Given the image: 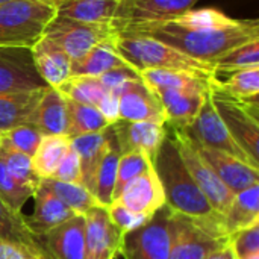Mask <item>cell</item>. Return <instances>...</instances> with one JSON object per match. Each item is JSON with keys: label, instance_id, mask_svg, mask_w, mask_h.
I'll return each mask as SVG.
<instances>
[{"label": "cell", "instance_id": "7a4b0ae2", "mask_svg": "<svg viewBox=\"0 0 259 259\" xmlns=\"http://www.w3.org/2000/svg\"><path fill=\"white\" fill-rule=\"evenodd\" d=\"M153 167L164 190L165 205L175 212L193 219L220 215L212 209L203 193L194 184L170 134H167L161 144Z\"/></svg>", "mask_w": 259, "mask_h": 259}, {"label": "cell", "instance_id": "52a82bcc", "mask_svg": "<svg viewBox=\"0 0 259 259\" xmlns=\"http://www.w3.org/2000/svg\"><path fill=\"white\" fill-rule=\"evenodd\" d=\"M209 96L212 105L223 120L225 126L246 152V155L259 165V121L258 103L232 99L211 85Z\"/></svg>", "mask_w": 259, "mask_h": 259}, {"label": "cell", "instance_id": "7dc6e473", "mask_svg": "<svg viewBox=\"0 0 259 259\" xmlns=\"http://www.w3.org/2000/svg\"><path fill=\"white\" fill-rule=\"evenodd\" d=\"M237 259H259V253H252V255H247V256H243V258Z\"/></svg>", "mask_w": 259, "mask_h": 259}, {"label": "cell", "instance_id": "484cf974", "mask_svg": "<svg viewBox=\"0 0 259 259\" xmlns=\"http://www.w3.org/2000/svg\"><path fill=\"white\" fill-rule=\"evenodd\" d=\"M141 80L152 90H197L209 91L215 76H203L182 70H144L140 71Z\"/></svg>", "mask_w": 259, "mask_h": 259}, {"label": "cell", "instance_id": "bcb514c9", "mask_svg": "<svg viewBox=\"0 0 259 259\" xmlns=\"http://www.w3.org/2000/svg\"><path fill=\"white\" fill-rule=\"evenodd\" d=\"M206 259H237V256H235V253H234L231 244H226L225 247H222V249L212 252Z\"/></svg>", "mask_w": 259, "mask_h": 259}, {"label": "cell", "instance_id": "83f0119b", "mask_svg": "<svg viewBox=\"0 0 259 259\" xmlns=\"http://www.w3.org/2000/svg\"><path fill=\"white\" fill-rule=\"evenodd\" d=\"M127 65L117 53L112 42H103L96 46L82 59L71 62V76H91L100 77L102 74Z\"/></svg>", "mask_w": 259, "mask_h": 259}, {"label": "cell", "instance_id": "8d00e7d4", "mask_svg": "<svg viewBox=\"0 0 259 259\" xmlns=\"http://www.w3.org/2000/svg\"><path fill=\"white\" fill-rule=\"evenodd\" d=\"M152 161L141 152H127L121 153L117 167V179L112 194V202L123 193V190L137 179L141 173H144L149 167H152Z\"/></svg>", "mask_w": 259, "mask_h": 259}, {"label": "cell", "instance_id": "f6af8a7d", "mask_svg": "<svg viewBox=\"0 0 259 259\" xmlns=\"http://www.w3.org/2000/svg\"><path fill=\"white\" fill-rule=\"evenodd\" d=\"M97 109L102 112V115L106 118V121L109 124H114L115 121L120 120V115H118V96L112 91H109L103 100L99 103Z\"/></svg>", "mask_w": 259, "mask_h": 259}, {"label": "cell", "instance_id": "277c9868", "mask_svg": "<svg viewBox=\"0 0 259 259\" xmlns=\"http://www.w3.org/2000/svg\"><path fill=\"white\" fill-rule=\"evenodd\" d=\"M173 211V209H171ZM170 259H206L212 252L229 244L223 215L193 219L171 212Z\"/></svg>", "mask_w": 259, "mask_h": 259}, {"label": "cell", "instance_id": "5b68a950", "mask_svg": "<svg viewBox=\"0 0 259 259\" xmlns=\"http://www.w3.org/2000/svg\"><path fill=\"white\" fill-rule=\"evenodd\" d=\"M55 11L42 0H11L0 5V47L30 49Z\"/></svg>", "mask_w": 259, "mask_h": 259}, {"label": "cell", "instance_id": "d6986e66", "mask_svg": "<svg viewBox=\"0 0 259 259\" xmlns=\"http://www.w3.org/2000/svg\"><path fill=\"white\" fill-rule=\"evenodd\" d=\"M158 96L168 129H187L197 117L209 91L197 90H159Z\"/></svg>", "mask_w": 259, "mask_h": 259}, {"label": "cell", "instance_id": "836d02e7", "mask_svg": "<svg viewBox=\"0 0 259 259\" xmlns=\"http://www.w3.org/2000/svg\"><path fill=\"white\" fill-rule=\"evenodd\" d=\"M56 90L70 100L93 105L96 108L109 93V90L102 83L100 77L91 76H71Z\"/></svg>", "mask_w": 259, "mask_h": 259}, {"label": "cell", "instance_id": "60d3db41", "mask_svg": "<svg viewBox=\"0 0 259 259\" xmlns=\"http://www.w3.org/2000/svg\"><path fill=\"white\" fill-rule=\"evenodd\" d=\"M109 219L112 220V223L126 235L135 229H138L140 226H143L150 217L144 215V214H138L131 211L129 208H126L124 205H121L120 202L114 200L109 206H106Z\"/></svg>", "mask_w": 259, "mask_h": 259}, {"label": "cell", "instance_id": "4dcf8cb0", "mask_svg": "<svg viewBox=\"0 0 259 259\" xmlns=\"http://www.w3.org/2000/svg\"><path fill=\"white\" fill-rule=\"evenodd\" d=\"M0 240L9 243H18L41 253L35 234L26 223V215L21 211L12 209L0 197Z\"/></svg>", "mask_w": 259, "mask_h": 259}, {"label": "cell", "instance_id": "8fae6325", "mask_svg": "<svg viewBox=\"0 0 259 259\" xmlns=\"http://www.w3.org/2000/svg\"><path fill=\"white\" fill-rule=\"evenodd\" d=\"M199 0H121L114 21L118 32L178 17L193 9Z\"/></svg>", "mask_w": 259, "mask_h": 259}, {"label": "cell", "instance_id": "ab89813d", "mask_svg": "<svg viewBox=\"0 0 259 259\" xmlns=\"http://www.w3.org/2000/svg\"><path fill=\"white\" fill-rule=\"evenodd\" d=\"M35 188L17 181L0 159V197L15 211H21L26 202L33 196Z\"/></svg>", "mask_w": 259, "mask_h": 259}, {"label": "cell", "instance_id": "2e32d148", "mask_svg": "<svg viewBox=\"0 0 259 259\" xmlns=\"http://www.w3.org/2000/svg\"><path fill=\"white\" fill-rule=\"evenodd\" d=\"M117 96L120 120L165 124L164 109L158 96L141 80V77L126 82Z\"/></svg>", "mask_w": 259, "mask_h": 259}, {"label": "cell", "instance_id": "6da1fadb", "mask_svg": "<svg viewBox=\"0 0 259 259\" xmlns=\"http://www.w3.org/2000/svg\"><path fill=\"white\" fill-rule=\"evenodd\" d=\"M123 32L155 38L184 55L214 65L228 52L259 39V21L232 18L214 8H193L178 17Z\"/></svg>", "mask_w": 259, "mask_h": 259}, {"label": "cell", "instance_id": "d6a6232c", "mask_svg": "<svg viewBox=\"0 0 259 259\" xmlns=\"http://www.w3.org/2000/svg\"><path fill=\"white\" fill-rule=\"evenodd\" d=\"M65 100H67V111H68V137L70 138L77 137V135H85V134L102 132L108 126H111L96 106L79 103L67 97Z\"/></svg>", "mask_w": 259, "mask_h": 259}, {"label": "cell", "instance_id": "ac0fdd59", "mask_svg": "<svg viewBox=\"0 0 259 259\" xmlns=\"http://www.w3.org/2000/svg\"><path fill=\"white\" fill-rule=\"evenodd\" d=\"M115 200L134 212L152 217L159 208L165 205L164 190L155 167H149L144 173L134 179Z\"/></svg>", "mask_w": 259, "mask_h": 259}, {"label": "cell", "instance_id": "cb8c5ba5", "mask_svg": "<svg viewBox=\"0 0 259 259\" xmlns=\"http://www.w3.org/2000/svg\"><path fill=\"white\" fill-rule=\"evenodd\" d=\"M29 124H33L42 135L68 137V111L65 97L52 87H47L32 114Z\"/></svg>", "mask_w": 259, "mask_h": 259}, {"label": "cell", "instance_id": "7c38bea8", "mask_svg": "<svg viewBox=\"0 0 259 259\" xmlns=\"http://www.w3.org/2000/svg\"><path fill=\"white\" fill-rule=\"evenodd\" d=\"M124 234L109 219L106 206L85 214V259H117L121 255Z\"/></svg>", "mask_w": 259, "mask_h": 259}, {"label": "cell", "instance_id": "603a6c76", "mask_svg": "<svg viewBox=\"0 0 259 259\" xmlns=\"http://www.w3.org/2000/svg\"><path fill=\"white\" fill-rule=\"evenodd\" d=\"M32 199L35 202L33 212L30 215H26V223L29 229L35 234V237L49 232L50 229L76 215V212H73L64 202H61L50 190H47L41 184L35 190Z\"/></svg>", "mask_w": 259, "mask_h": 259}, {"label": "cell", "instance_id": "30bf717a", "mask_svg": "<svg viewBox=\"0 0 259 259\" xmlns=\"http://www.w3.org/2000/svg\"><path fill=\"white\" fill-rule=\"evenodd\" d=\"M181 131H184L194 143H197L200 146L226 152L235 158L243 159L244 162H249L255 167H259L258 164H255L246 155V152L237 144V141L234 140V137L231 135V132L225 126L223 120L217 114L209 94L206 96V99H205L197 117L194 118V121L187 129H181Z\"/></svg>", "mask_w": 259, "mask_h": 259}, {"label": "cell", "instance_id": "f1b7e54d", "mask_svg": "<svg viewBox=\"0 0 259 259\" xmlns=\"http://www.w3.org/2000/svg\"><path fill=\"white\" fill-rule=\"evenodd\" d=\"M70 150V137L65 135H42L33 156L32 165L39 179L53 176L59 162Z\"/></svg>", "mask_w": 259, "mask_h": 259}, {"label": "cell", "instance_id": "d590c367", "mask_svg": "<svg viewBox=\"0 0 259 259\" xmlns=\"http://www.w3.org/2000/svg\"><path fill=\"white\" fill-rule=\"evenodd\" d=\"M41 138H42L41 131L33 124L26 123V124L15 126L9 131L0 132V147L20 152L32 158Z\"/></svg>", "mask_w": 259, "mask_h": 259}, {"label": "cell", "instance_id": "5bb4252c", "mask_svg": "<svg viewBox=\"0 0 259 259\" xmlns=\"http://www.w3.org/2000/svg\"><path fill=\"white\" fill-rule=\"evenodd\" d=\"M111 129L115 144L121 153L141 152L152 161V164L155 162L159 147L168 134L165 124L153 121L118 120L111 124Z\"/></svg>", "mask_w": 259, "mask_h": 259}, {"label": "cell", "instance_id": "74e56055", "mask_svg": "<svg viewBox=\"0 0 259 259\" xmlns=\"http://www.w3.org/2000/svg\"><path fill=\"white\" fill-rule=\"evenodd\" d=\"M217 74L219 73H231L235 70L243 68H252L259 67V39L246 42L226 55H223L220 59L214 64Z\"/></svg>", "mask_w": 259, "mask_h": 259}, {"label": "cell", "instance_id": "8992f818", "mask_svg": "<svg viewBox=\"0 0 259 259\" xmlns=\"http://www.w3.org/2000/svg\"><path fill=\"white\" fill-rule=\"evenodd\" d=\"M118 35L114 24H96L55 15L44 27V38L61 47L71 61L82 59L96 46L112 42Z\"/></svg>", "mask_w": 259, "mask_h": 259}, {"label": "cell", "instance_id": "7402d4cb", "mask_svg": "<svg viewBox=\"0 0 259 259\" xmlns=\"http://www.w3.org/2000/svg\"><path fill=\"white\" fill-rule=\"evenodd\" d=\"M55 15L82 23L114 24L121 0H42Z\"/></svg>", "mask_w": 259, "mask_h": 259}, {"label": "cell", "instance_id": "9c48e42d", "mask_svg": "<svg viewBox=\"0 0 259 259\" xmlns=\"http://www.w3.org/2000/svg\"><path fill=\"white\" fill-rule=\"evenodd\" d=\"M171 208L164 205L143 226L123 238L121 256L124 259H170Z\"/></svg>", "mask_w": 259, "mask_h": 259}, {"label": "cell", "instance_id": "ffe728a7", "mask_svg": "<svg viewBox=\"0 0 259 259\" xmlns=\"http://www.w3.org/2000/svg\"><path fill=\"white\" fill-rule=\"evenodd\" d=\"M112 141V129L108 126L102 132L85 134L70 138L71 149L77 153L82 171V185L94 194L96 191V176L100 161Z\"/></svg>", "mask_w": 259, "mask_h": 259}, {"label": "cell", "instance_id": "e575fe53", "mask_svg": "<svg viewBox=\"0 0 259 259\" xmlns=\"http://www.w3.org/2000/svg\"><path fill=\"white\" fill-rule=\"evenodd\" d=\"M120 155L121 152L118 150L115 140H114V134H112V141L109 143L100 161L97 176H96L94 196L102 206H109L112 203V194H114V187H115V179H117V167H118Z\"/></svg>", "mask_w": 259, "mask_h": 259}, {"label": "cell", "instance_id": "4fadbf2b", "mask_svg": "<svg viewBox=\"0 0 259 259\" xmlns=\"http://www.w3.org/2000/svg\"><path fill=\"white\" fill-rule=\"evenodd\" d=\"M46 87L35 70L30 49L0 47V94L33 91Z\"/></svg>", "mask_w": 259, "mask_h": 259}, {"label": "cell", "instance_id": "4316f807", "mask_svg": "<svg viewBox=\"0 0 259 259\" xmlns=\"http://www.w3.org/2000/svg\"><path fill=\"white\" fill-rule=\"evenodd\" d=\"M223 223L229 237L259 223V184L234 194L228 211L223 214Z\"/></svg>", "mask_w": 259, "mask_h": 259}, {"label": "cell", "instance_id": "ee69618b", "mask_svg": "<svg viewBox=\"0 0 259 259\" xmlns=\"http://www.w3.org/2000/svg\"><path fill=\"white\" fill-rule=\"evenodd\" d=\"M41 253L18 243H9L0 240V259H33Z\"/></svg>", "mask_w": 259, "mask_h": 259}, {"label": "cell", "instance_id": "44dd1931", "mask_svg": "<svg viewBox=\"0 0 259 259\" xmlns=\"http://www.w3.org/2000/svg\"><path fill=\"white\" fill-rule=\"evenodd\" d=\"M32 61L36 73L47 87L58 88L68 77H71V59L50 39L41 36L32 47Z\"/></svg>", "mask_w": 259, "mask_h": 259}, {"label": "cell", "instance_id": "ba28073f", "mask_svg": "<svg viewBox=\"0 0 259 259\" xmlns=\"http://www.w3.org/2000/svg\"><path fill=\"white\" fill-rule=\"evenodd\" d=\"M168 134L171 135L178 147V152L181 155V159L187 167L190 176L193 178L194 184L203 193L212 209L217 214L223 215L234 199V193L222 182V179L215 175V171L205 162V159L199 155L193 140L184 131L168 129Z\"/></svg>", "mask_w": 259, "mask_h": 259}, {"label": "cell", "instance_id": "7bdbcfd3", "mask_svg": "<svg viewBox=\"0 0 259 259\" xmlns=\"http://www.w3.org/2000/svg\"><path fill=\"white\" fill-rule=\"evenodd\" d=\"M52 179L70 184H80L82 182V171H80V161L77 153L71 149L65 153L62 161L59 162L58 168L55 170Z\"/></svg>", "mask_w": 259, "mask_h": 259}, {"label": "cell", "instance_id": "b9f144b4", "mask_svg": "<svg viewBox=\"0 0 259 259\" xmlns=\"http://www.w3.org/2000/svg\"><path fill=\"white\" fill-rule=\"evenodd\" d=\"M229 244L237 258L259 253V223L232 234Z\"/></svg>", "mask_w": 259, "mask_h": 259}, {"label": "cell", "instance_id": "9a60e30c", "mask_svg": "<svg viewBox=\"0 0 259 259\" xmlns=\"http://www.w3.org/2000/svg\"><path fill=\"white\" fill-rule=\"evenodd\" d=\"M36 240L47 259H85V215L76 214Z\"/></svg>", "mask_w": 259, "mask_h": 259}, {"label": "cell", "instance_id": "f546056e", "mask_svg": "<svg viewBox=\"0 0 259 259\" xmlns=\"http://www.w3.org/2000/svg\"><path fill=\"white\" fill-rule=\"evenodd\" d=\"M211 85L232 99L249 103H258L259 67L231 71L226 80H222L215 76Z\"/></svg>", "mask_w": 259, "mask_h": 259}, {"label": "cell", "instance_id": "681fc988", "mask_svg": "<svg viewBox=\"0 0 259 259\" xmlns=\"http://www.w3.org/2000/svg\"><path fill=\"white\" fill-rule=\"evenodd\" d=\"M6 2H11V0H0V5H2V3H6Z\"/></svg>", "mask_w": 259, "mask_h": 259}, {"label": "cell", "instance_id": "f35d334b", "mask_svg": "<svg viewBox=\"0 0 259 259\" xmlns=\"http://www.w3.org/2000/svg\"><path fill=\"white\" fill-rule=\"evenodd\" d=\"M0 159L5 164V167L8 168V171L21 184L29 185L32 188H38L39 185V178L35 175L33 165H32V158L15 152V150H9L5 147H0Z\"/></svg>", "mask_w": 259, "mask_h": 259}, {"label": "cell", "instance_id": "e0dca14e", "mask_svg": "<svg viewBox=\"0 0 259 259\" xmlns=\"http://www.w3.org/2000/svg\"><path fill=\"white\" fill-rule=\"evenodd\" d=\"M194 146L199 155L205 159V162L215 171L222 182L234 194L259 184V167L244 162L243 159L235 158L222 150L209 149L197 143H194Z\"/></svg>", "mask_w": 259, "mask_h": 259}, {"label": "cell", "instance_id": "3957f363", "mask_svg": "<svg viewBox=\"0 0 259 259\" xmlns=\"http://www.w3.org/2000/svg\"><path fill=\"white\" fill-rule=\"evenodd\" d=\"M114 49L138 73L144 70H182L211 77L217 76L212 64L197 61L150 36L120 32L114 39Z\"/></svg>", "mask_w": 259, "mask_h": 259}, {"label": "cell", "instance_id": "1f68e13d", "mask_svg": "<svg viewBox=\"0 0 259 259\" xmlns=\"http://www.w3.org/2000/svg\"><path fill=\"white\" fill-rule=\"evenodd\" d=\"M39 184L50 190L61 202H64L73 212L85 215L91 208L102 206L96 196L88 191L82 184H70V182H61L56 179H41Z\"/></svg>", "mask_w": 259, "mask_h": 259}, {"label": "cell", "instance_id": "d4e9b609", "mask_svg": "<svg viewBox=\"0 0 259 259\" xmlns=\"http://www.w3.org/2000/svg\"><path fill=\"white\" fill-rule=\"evenodd\" d=\"M46 88L0 94V132L29 123Z\"/></svg>", "mask_w": 259, "mask_h": 259}, {"label": "cell", "instance_id": "c3c4849f", "mask_svg": "<svg viewBox=\"0 0 259 259\" xmlns=\"http://www.w3.org/2000/svg\"><path fill=\"white\" fill-rule=\"evenodd\" d=\"M33 259H47V258H46L44 255H38V256H35V258H33Z\"/></svg>", "mask_w": 259, "mask_h": 259}]
</instances>
